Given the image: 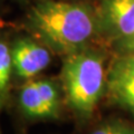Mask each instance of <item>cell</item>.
<instances>
[{
  "instance_id": "7a4b0ae2",
  "label": "cell",
  "mask_w": 134,
  "mask_h": 134,
  "mask_svg": "<svg viewBox=\"0 0 134 134\" xmlns=\"http://www.w3.org/2000/svg\"><path fill=\"white\" fill-rule=\"evenodd\" d=\"M64 100L79 120H88L107 90L102 53L90 47L64 57L60 70Z\"/></svg>"
},
{
  "instance_id": "3957f363",
  "label": "cell",
  "mask_w": 134,
  "mask_h": 134,
  "mask_svg": "<svg viewBox=\"0 0 134 134\" xmlns=\"http://www.w3.org/2000/svg\"><path fill=\"white\" fill-rule=\"evenodd\" d=\"M64 93L60 82L35 77L25 82L17 93V107L29 122L56 121L62 115Z\"/></svg>"
},
{
  "instance_id": "277c9868",
  "label": "cell",
  "mask_w": 134,
  "mask_h": 134,
  "mask_svg": "<svg viewBox=\"0 0 134 134\" xmlns=\"http://www.w3.org/2000/svg\"><path fill=\"white\" fill-rule=\"evenodd\" d=\"M10 47L14 77L23 83L38 77L52 64V49L30 34L15 37Z\"/></svg>"
},
{
  "instance_id": "9c48e42d",
  "label": "cell",
  "mask_w": 134,
  "mask_h": 134,
  "mask_svg": "<svg viewBox=\"0 0 134 134\" xmlns=\"http://www.w3.org/2000/svg\"><path fill=\"white\" fill-rule=\"evenodd\" d=\"M119 46L124 54H134V34L129 38L119 41Z\"/></svg>"
},
{
  "instance_id": "8fae6325",
  "label": "cell",
  "mask_w": 134,
  "mask_h": 134,
  "mask_svg": "<svg viewBox=\"0 0 134 134\" xmlns=\"http://www.w3.org/2000/svg\"><path fill=\"white\" fill-rule=\"evenodd\" d=\"M20 1H26V0H20Z\"/></svg>"
},
{
  "instance_id": "30bf717a",
  "label": "cell",
  "mask_w": 134,
  "mask_h": 134,
  "mask_svg": "<svg viewBox=\"0 0 134 134\" xmlns=\"http://www.w3.org/2000/svg\"><path fill=\"white\" fill-rule=\"evenodd\" d=\"M5 105V103L2 102L1 99H0V111H1V108H2V106ZM0 134H2V132H1V127H0Z\"/></svg>"
},
{
  "instance_id": "ba28073f",
  "label": "cell",
  "mask_w": 134,
  "mask_h": 134,
  "mask_svg": "<svg viewBox=\"0 0 134 134\" xmlns=\"http://www.w3.org/2000/svg\"><path fill=\"white\" fill-rule=\"evenodd\" d=\"M90 134H134V126L124 121L112 119L102 122Z\"/></svg>"
},
{
  "instance_id": "6da1fadb",
  "label": "cell",
  "mask_w": 134,
  "mask_h": 134,
  "mask_svg": "<svg viewBox=\"0 0 134 134\" xmlns=\"http://www.w3.org/2000/svg\"><path fill=\"white\" fill-rule=\"evenodd\" d=\"M25 26L54 54L64 57L88 48L98 30L97 17L88 7L58 0H38L28 11Z\"/></svg>"
},
{
  "instance_id": "5b68a950",
  "label": "cell",
  "mask_w": 134,
  "mask_h": 134,
  "mask_svg": "<svg viewBox=\"0 0 134 134\" xmlns=\"http://www.w3.org/2000/svg\"><path fill=\"white\" fill-rule=\"evenodd\" d=\"M98 29L119 41L134 34V0H104L97 16Z\"/></svg>"
},
{
  "instance_id": "8992f818",
  "label": "cell",
  "mask_w": 134,
  "mask_h": 134,
  "mask_svg": "<svg viewBox=\"0 0 134 134\" xmlns=\"http://www.w3.org/2000/svg\"><path fill=\"white\" fill-rule=\"evenodd\" d=\"M111 99L134 114V54H123L107 72V90Z\"/></svg>"
},
{
  "instance_id": "52a82bcc",
  "label": "cell",
  "mask_w": 134,
  "mask_h": 134,
  "mask_svg": "<svg viewBox=\"0 0 134 134\" xmlns=\"http://www.w3.org/2000/svg\"><path fill=\"white\" fill-rule=\"evenodd\" d=\"M14 78L10 40L0 32V99L7 103L10 95L11 79Z\"/></svg>"
}]
</instances>
